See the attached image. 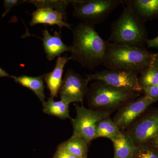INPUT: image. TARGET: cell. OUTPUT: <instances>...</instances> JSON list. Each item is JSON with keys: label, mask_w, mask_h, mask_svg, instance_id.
Segmentation results:
<instances>
[{"label": "cell", "mask_w": 158, "mask_h": 158, "mask_svg": "<svg viewBox=\"0 0 158 158\" xmlns=\"http://www.w3.org/2000/svg\"><path fill=\"white\" fill-rule=\"evenodd\" d=\"M24 3L25 0H5L4 1V5L5 11L2 15V17L6 16L10 12L11 9L15 6H19Z\"/></svg>", "instance_id": "obj_23"}, {"label": "cell", "mask_w": 158, "mask_h": 158, "mask_svg": "<svg viewBox=\"0 0 158 158\" xmlns=\"http://www.w3.org/2000/svg\"><path fill=\"white\" fill-rule=\"evenodd\" d=\"M90 81L69 69L66 71L59 90L61 100L69 104L83 102L88 90Z\"/></svg>", "instance_id": "obj_8"}, {"label": "cell", "mask_w": 158, "mask_h": 158, "mask_svg": "<svg viewBox=\"0 0 158 158\" xmlns=\"http://www.w3.org/2000/svg\"><path fill=\"white\" fill-rule=\"evenodd\" d=\"M43 45L47 58L49 61H53L56 57H60L63 53L71 52V46L62 41L60 33L56 31L53 35H51L47 30L42 31Z\"/></svg>", "instance_id": "obj_12"}, {"label": "cell", "mask_w": 158, "mask_h": 158, "mask_svg": "<svg viewBox=\"0 0 158 158\" xmlns=\"http://www.w3.org/2000/svg\"><path fill=\"white\" fill-rule=\"evenodd\" d=\"M150 141L158 149V135L155 138L151 140Z\"/></svg>", "instance_id": "obj_29"}, {"label": "cell", "mask_w": 158, "mask_h": 158, "mask_svg": "<svg viewBox=\"0 0 158 158\" xmlns=\"http://www.w3.org/2000/svg\"><path fill=\"white\" fill-rule=\"evenodd\" d=\"M77 116L71 120L73 135L82 138L88 144L95 139V130L98 122L110 116L111 112L92 110L75 105Z\"/></svg>", "instance_id": "obj_6"}, {"label": "cell", "mask_w": 158, "mask_h": 158, "mask_svg": "<svg viewBox=\"0 0 158 158\" xmlns=\"http://www.w3.org/2000/svg\"><path fill=\"white\" fill-rule=\"evenodd\" d=\"M151 65L158 69V52L154 55Z\"/></svg>", "instance_id": "obj_27"}, {"label": "cell", "mask_w": 158, "mask_h": 158, "mask_svg": "<svg viewBox=\"0 0 158 158\" xmlns=\"http://www.w3.org/2000/svg\"><path fill=\"white\" fill-rule=\"evenodd\" d=\"M59 146L77 157L87 158L88 144L78 136L73 135L69 139Z\"/></svg>", "instance_id": "obj_18"}, {"label": "cell", "mask_w": 158, "mask_h": 158, "mask_svg": "<svg viewBox=\"0 0 158 158\" xmlns=\"http://www.w3.org/2000/svg\"><path fill=\"white\" fill-rule=\"evenodd\" d=\"M73 1V0H72ZM72 1L67 0H25V3L31 4L37 9L46 8L56 10L61 12L66 19V11L67 7Z\"/></svg>", "instance_id": "obj_20"}, {"label": "cell", "mask_w": 158, "mask_h": 158, "mask_svg": "<svg viewBox=\"0 0 158 158\" xmlns=\"http://www.w3.org/2000/svg\"><path fill=\"white\" fill-rule=\"evenodd\" d=\"M53 158H79L75 156L62 148L58 147Z\"/></svg>", "instance_id": "obj_25"}, {"label": "cell", "mask_w": 158, "mask_h": 158, "mask_svg": "<svg viewBox=\"0 0 158 158\" xmlns=\"http://www.w3.org/2000/svg\"><path fill=\"white\" fill-rule=\"evenodd\" d=\"M11 75L9 74L6 70L2 69L0 67V77H11Z\"/></svg>", "instance_id": "obj_28"}, {"label": "cell", "mask_w": 158, "mask_h": 158, "mask_svg": "<svg viewBox=\"0 0 158 158\" xmlns=\"http://www.w3.org/2000/svg\"><path fill=\"white\" fill-rule=\"evenodd\" d=\"M111 140L114 146V158H132L136 146L126 133L120 131Z\"/></svg>", "instance_id": "obj_15"}, {"label": "cell", "mask_w": 158, "mask_h": 158, "mask_svg": "<svg viewBox=\"0 0 158 158\" xmlns=\"http://www.w3.org/2000/svg\"><path fill=\"white\" fill-rule=\"evenodd\" d=\"M139 96V93L114 88L98 81L90 85L86 95L90 107L109 112L121 108Z\"/></svg>", "instance_id": "obj_4"}, {"label": "cell", "mask_w": 158, "mask_h": 158, "mask_svg": "<svg viewBox=\"0 0 158 158\" xmlns=\"http://www.w3.org/2000/svg\"><path fill=\"white\" fill-rule=\"evenodd\" d=\"M132 158H158V149L150 141L136 146Z\"/></svg>", "instance_id": "obj_22"}, {"label": "cell", "mask_w": 158, "mask_h": 158, "mask_svg": "<svg viewBox=\"0 0 158 158\" xmlns=\"http://www.w3.org/2000/svg\"><path fill=\"white\" fill-rule=\"evenodd\" d=\"M120 16L111 26L109 43L143 47L148 39L144 22L127 6L122 3Z\"/></svg>", "instance_id": "obj_3"}, {"label": "cell", "mask_w": 158, "mask_h": 158, "mask_svg": "<svg viewBox=\"0 0 158 158\" xmlns=\"http://www.w3.org/2000/svg\"><path fill=\"white\" fill-rule=\"evenodd\" d=\"M141 73L138 81L142 89L158 84V69L155 67L151 65Z\"/></svg>", "instance_id": "obj_21"}, {"label": "cell", "mask_w": 158, "mask_h": 158, "mask_svg": "<svg viewBox=\"0 0 158 158\" xmlns=\"http://www.w3.org/2000/svg\"><path fill=\"white\" fill-rule=\"evenodd\" d=\"M70 60V57L66 56L58 57L53 70L48 73L44 74V81L50 90L51 97L52 98L57 97L62 84L64 67Z\"/></svg>", "instance_id": "obj_14"}, {"label": "cell", "mask_w": 158, "mask_h": 158, "mask_svg": "<svg viewBox=\"0 0 158 158\" xmlns=\"http://www.w3.org/2000/svg\"><path fill=\"white\" fill-rule=\"evenodd\" d=\"M42 104L44 113L46 114L56 116L62 119H73L69 115V104L66 102L62 100L56 102L53 98L50 97L48 98L47 101H45Z\"/></svg>", "instance_id": "obj_17"}, {"label": "cell", "mask_w": 158, "mask_h": 158, "mask_svg": "<svg viewBox=\"0 0 158 158\" xmlns=\"http://www.w3.org/2000/svg\"><path fill=\"white\" fill-rule=\"evenodd\" d=\"M128 129V136L136 146L148 142L158 135V109L140 116Z\"/></svg>", "instance_id": "obj_9"}, {"label": "cell", "mask_w": 158, "mask_h": 158, "mask_svg": "<svg viewBox=\"0 0 158 158\" xmlns=\"http://www.w3.org/2000/svg\"><path fill=\"white\" fill-rule=\"evenodd\" d=\"M121 131L110 116L98 123L95 130V139L106 138L111 140Z\"/></svg>", "instance_id": "obj_19"}, {"label": "cell", "mask_w": 158, "mask_h": 158, "mask_svg": "<svg viewBox=\"0 0 158 158\" xmlns=\"http://www.w3.org/2000/svg\"><path fill=\"white\" fill-rule=\"evenodd\" d=\"M156 102L145 95L137 98L119 108L113 121L120 130L128 128L150 105Z\"/></svg>", "instance_id": "obj_10"}, {"label": "cell", "mask_w": 158, "mask_h": 158, "mask_svg": "<svg viewBox=\"0 0 158 158\" xmlns=\"http://www.w3.org/2000/svg\"><path fill=\"white\" fill-rule=\"evenodd\" d=\"M142 90L145 96L158 101V84L152 87L143 88Z\"/></svg>", "instance_id": "obj_24"}, {"label": "cell", "mask_w": 158, "mask_h": 158, "mask_svg": "<svg viewBox=\"0 0 158 158\" xmlns=\"http://www.w3.org/2000/svg\"><path fill=\"white\" fill-rule=\"evenodd\" d=\"M154 55L143 47L109 43L103 64L108 69L127 71L138 74L152 65Z\"/></svg>", "instance_id": "obj_2"}, {"label": "cell", "mask_w": 158, "mask_h": 158, "mask_svg": "<svg viewBox=\"0 0 158 158\" xmlns=\"http://www.w3.org/2000/svg\"><path fill=\"white\" fill-rule=\"evenodd\" d=\"M122 2L144 22L158 19V0H124Z\"/></svg>", "instance_id": "obj_13"}, {"label": "cell", "mask_w": 158, "mask_h": 158, "mask_svg": "<svg viewBox=\"0 0 158 158\" xmlns=\"http://www.w3.org/2000/svg\"><path fill=\"white\" fill-rule=\"evenodd\" d=\"M66 19L63 15L59 11L53 9L40 8L32 13L30 25L33 27L39 24H44L51 26L57 25L60 31L63 27L72 30V25L66 22Z\"/></svg>", "instance_id": "obj_11"}, {"label": "cell", "mask_w": 158, "mask_h": 158, "mask_svg": "<svg viewBox=\"0 0 158 158\" xmlns=\"http://www.w3.org/2000/svg\"><path fill=\"white\" fill-rule=\"evenodd\" d=\"M73 34L71 60L90 70L103 63L109 42L101 37L95 26L79 23L73 30Z\"/></svg>", "instance_id": "obj_1"}, {"label": "cell", "mask_w": 158, "mask_h": 158, "mask_svg": "<svg viewBox=\"0 0 158 158\" xmlns=\"http://www.w3.org/2000/svg\"><path fill=\"white\" fill-rule=\"evenodd\" d=\"M11 77L14 79L15 81L17 84L33 91L42 104L45 102L44 85V74L35 77L26 75L18 77L11 76Z\"/></svg>", "instance_id": "obj_16"}, {"label": "cell", "mask_w": 158, "mask_h": 158, "mask_svg": "<svg viewBox=\"0 0 158 158\" xmlns=\"http://www.w3.org/2000/svg\"><path fill=\"white\" fill-rule=\"evenodd\" d=\"M90 81H98L114 88L135 93L142 92L139 85L138 74L127 71L106 69L86 75Z\"/></svg>", "instance_id": "obj_7"}, {"label": "cell", "mask_w": 158, "mask_h": 158, "mask_svg": "<svg viewBox=\"0 0 158 158\" xmlns=\"http://www.w3.org/2000/svg\"><path fill=\"white\" fill-rule=\"evenodd\" d=\"M122 3V0H73V15L95 26L104 21Z\"/></svg>", "instance_id": "obj_5"}, {"label": "cell", "mask_w": 158, "mask_h": 158, "mask_svg": "<svg viewBox=\"0 0 158 158\" xmlns=\"http://www.w3.org/2000/svg\"><path fill=\"white\" fill-rule=\"evenodd\" d=\"M146 44L148 48H158V36L152 39L148 40Z\"/></svg>", "instance_id": "obj_26"}]
</instances>
